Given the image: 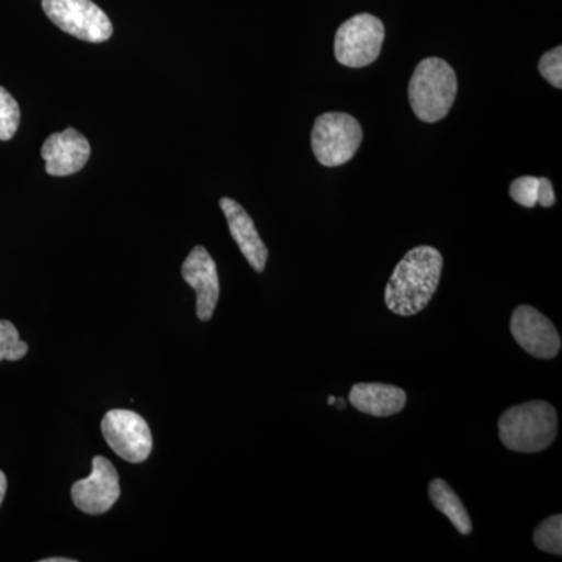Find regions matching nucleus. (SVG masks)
Masks as SVG:
<instances>
[{
	"label": "nucleus",
	"mask_w": 562,
	"mask_h": 562,
	"mask_svg": "<svg viewBox=\"0 0 562 562\" xmlns=\"http://www.w3.org/2000/svg\"><path fill=\"white\" fill-rule=\"evenodd\" d=\"M443 268L441 251L431 246L414 247L395 266L384 302L397 316L409 317L424 312L438 290Z\"/></svg>",
	"instance_id": "f257e3e1"
},
{
	"label": "nucleus",
	"mask_w": 562,
	"mask_h": 562,
	"mask_svg": "<svg viewBox=\"0 0 562 562\" xmlns=\"http://www.w3.org/2000/svg\"><path fill=\"white\" fill-rule=\"evenodd\" d=\"M498 435L503 446L513 452H542L557 439V409L542 401L513 406L502 414Z\"/></svg>",
	"instance_id": "f03ea898"
},
{
	"label": "nucleus",
	"mask_w": 562,
	"mask_h": 562,
	"mask_svg": "<svg viewBox=\"0 0 562 562\" xmlns=\"http://www.w3.org/2000/svg\"><path fill=\"white\" fill-rule=\"evenodd\" d=\"M458 94V79L452 66L438 57L425 58L408 85V99L422 122L442 121L452 110Z\"/></svg>",
	"instance_id": "7ed1b4c3"
},
{
	"label": "nucleus",
	"mask_w": 562,
	"mask_h": 562,
	"mask_svg": "<svg viewBox=\"0 0 562 562\" xmlns=\"http://www.w3.org/2000/svg\"><path fill=\"white\" fill-rule=\"evenodd\" d=\"M362 140L360 122L347 113H324L316 117L312 149L316 160L327 168L346 165L357 155Z\"/></svg>",
	"instance_id": "20e7f679"
},
{
	"label": "nucleus",
	"mask_w": 562,
	"mask_h": 562,
	"mask_svg": "<svg viewBox=\"0 0 562 562\" xmlns=\"http://www.w3.org/2000/svg\"><path fill=\"white\" fill-rule=\"evenodd\" d=\"M383 41V22L373 14H357L339 25L336 32V60L347 68H366L382 54Z\"/></svg>",
	"instance_id": "39448f33"
},
{
	"label": "nucleus",
	"mask_w": 562,
	"mask_h": 562,
	"mask_svg": "<svg viewBox=\"0 0 562 562\" xmlns=\"http://www.w3.org/2000/svg\"><path fill=\"white\" fill-rule=\"evenodd\" d=\"M47 18L63 32L88 43H103L113 35V24L91 0H43Z\"/></svg>",
	"instance_id": "423d86ee"
},
{
	"label": "nucleus",
	"mask_w": 562,
	"mask_h": 562,
	"mask_svg": "<svg viewBox=\"0 0 562 562\" xmlns=\"http://www.w3.org/2000/svg\"><path fill=\"white\" fill-rule=\"evenodd\" d=\"M102 435L122 460L139 464L149 458L154 441L149 424L131 409H111L102 419Z\"/></svg>",
	"instance_id": "0eeeda50"
},
{
	"label": "nucleus",
	"mask_w": 562,
	"mask_h": 562,
	"mask_svg": "<svg viewBox=\"0 0 562 562\" xmlns=\"http://www.w3.org/2000/svg\"><path fill=\"white\" fill-rule=\"evenodd\" d=\"M70 495H72L74 505L81 513L99 516L110 512L114 503L120 501V475L111 461L103 457H95L92 460L90 476L74 483Z\"/></svg>",
	"instance_id": "6e6552de"
},
{
	"label": "nucleus",
	"mask_w": 562,
	"mask_h": 562,
	"mask_svg": "<svg viewBox=\"0 0 562 562\" xmlns=\"http://www.w3.org/2000/svg\"><path fill=\"white\" fill-rule=\"evenodd\" d=\"M512 333L516 342L531 357L553 360L561 350V336L546 316L530 305L514 310Z\"/></svg>",
	"instance_id": "1a4fd4ad"
},
{
	"label": "nucleus",
	"mask_w": 562,
	"mask_h": 562,
	"mask_svg": "<svg viewBox=\"0 0 562 562\" xmlns=\"http://www.w3.org/2000/svg\"><path fill=\"white\" fill-rule=\"evenodd\" d=\"M181 277L198 294L199 319L209 322L220 302L221 286L216 262L205 247L195 246L190 251L181 266Z\"/></svg>",
	"instance_id": "9d476101"
},
{
	"label": "nucleus",
	"mask_w": 562,
	"mask_h": 562,
	"mask_svg": "<svg viewBox=\"0 0 562 562\" xmlns=\"http://www.w3.org/2000/svg\"><path fill=\"white\" fill-rule=\"evenodd\" d=\"M90 140L76 128L54 133L44 140L41 157L46 161V172L54 177H68L80 172L90 160Z\"/></svg>",
	"instance_id": "9b49d317"
},
{
	"label": "nucleus",
	"mask_w": 562,
	"mask_h": 562,
	"mask_svg": "<svg viewBox=\"0 0 562 562\" xmlns=\"http://www.w3.org/2000/svg\"><path fill=\"white\" fill-rule=\"evenodd\" d=\"M220 206L224 211L232 238L238 244L239 250H241L246 260L249 261L255 271H265L269 250L266 244L262 243L260 235H258L257 227H255L249 213L231 198H222Z\"/></svg>",
	"instance_id": "f8f14e48"
},
{
	"label": "nucleus",
	"mask_w": 562,
	"mask_h": 562,
	"mask_svg": "<svg viewBox=\"0 0 562 562\" xmlns=\"http://www.w3.org/2000/svg\"><path fill=\"white\" fill-rule=\"evenodd\" d=\"M406 392L394 384L357 383L351 387L349 402L360 413L372 417H390L403 412Z\"/></svg>",
	"instance_id": "ddd939ff"
},
{
	"label": "nucleus",
	"mask_w": 562,
	"mask_h": 562,
	"mask_svg": "<svg viewBox=\"0 0 562 562\" xmlns=\"http://www.w3.org/2000/svg\"><path fill=\"white\" fill-rule=\"evenodd\" d=\"M428 497H430L435 508L441 512L461 535H471V516H469L464 503L461 502V498L458 497L457 492L450 487L449 483L441 479L432 480L430 486H428Z\"/></svg>",
	"instance_id": "4468645a"
},
{
	"label": "nucleus",
	"mask_w": 562,
	"mask_h": 562,
	"mask_svg": "<svg viewBox=\"0 0 562 562\" xmlns=\"http://www.w3.org/2000/svg\"><path fill=\"white\" fill-rule=\"evenodd\" d=\"M532 542L539 550L546 553L560 554L562 553V516L549 517L542 520L532 532Z\"/></svg>",
	"instance_id": "2eb2a0df"
},
{
	"label": "nucleus",
	"mask_w": 562,
	"mask_h": 562,
	"mask_svg": "<svg viewBox=\"0 0 562 562\" xmlns=\"http://www.w3.org/2000/svg\"><path fill=\"white\" fill-rule=\"evenodd\" d=\"M21 110L13 95L0 87V140H10L20 128Z\"/></svg>",
	"instance_id": "dca6fc26"
},
{
	"label": "nucleus",
	"mask_w": 562,
	"mask_h": 562,
	"mask_svg": "<svg viewBox=\"0 0 562 562\" xmlns=\"http://www.w3.org/2000/svg\"><path fill=\"white\" fill-rule=\"evenodd\" d=\"M27 351V342L21 341L18 328L10 321H0V361H20Z\"/></svg>",
	"instance_id": "f3484780"
},
{
	"label": "nucleus",
	"mask_w": 562,
	"mask_h": 562,
	"mask_svg": "<svg viewBox=\"0 0 562 562\" xmlns=\"http://www.w3.org/2000/svg\"><path fill=\"white\" fill-rule=\"evenodd\" d=\"M539 179L538 177L524 176L513 181L509 187V195L514 202L525 206V209H535L539 202Z\"/></svg>",
	"instance_id": "a211bd4d"
},
{
	"label": "nucleus",
	"mask_w": 562,
	"mask_h": 562,
	"mask_svg": "<svg viewBox=\"0 0 562 562\" xmlns=\"http://www.w3.org/2000/svg\"><path fill=\"white\" fill-rule=\"evenodd\" d=\"M539 72L552 87L562 88V47L547 52L539 60Z\"/></svg>",
	"instance_id": "6ab92c4d"
},
{
	"label": "nucleus",
	"mask_w": 562,
	"mask_h": 562,
	"mask_svg": "<svg viewBox=\"0 0 562 562\" xmlns=\"http://www.w3.org/2000/svg\"><path fill=\"white\" fill-rule=\"evenodd\" d=\"M539 205H542L543 209H550V206L554 205L557 202V198H554V190L552 181L546 179V177H541L539 179Z\"/></svg>",
	"instance_id": "aec40b11"
},
{
	"label": "nucleus",
	"mask_w": 562,
	"mask_h": 562,
	"mask_svg": "<svg viewBox=\"0 0 562 562\" xmlns=\"http://www.w3.org/2000/svg\"><path fill=\"white\" fill-rule=\"evenodd\" d=\"M7 494V476L5 473L0 471V505H2L3 498Z\"/></svg>",
	"instance_id": "412c9836"
},
{
	"label": "nucleus",
	"mask_w": 562,
	"mask_h": 562,
	"mask_svg": "<svg viewBox=\"0 0 562 562\" xmlns=\"http://www.w3.org/2000/svg\"><path fill=\"white\" fill-rule=\"evenodd\" d=\"M74 560H68V558H49V560H43V562H72Z\"/></svg>",
	"instance_id": "4be33fe9"
},
{
	"label": "nucleus",
	"mask_w": 562,
	"mask_h": 562,
	"mask_svg": "<svg viewBox=\"0 0 562 562\" xmlns=\"http://www.w3.org/2000/svg\"><path fill=\"white\" fill-rule=\"evenodd\" d=\"M335 403H338V408L339 409L346 408V402H344L342 398H336Z\"/></svg>",
	"instance_id": "5701e85b"
},
{
	"label": "nucleus",
	"mask_w": 562,
	"mask_h": 562,
	"mask_svg": "<svg viewBox=\"0 0 562 562\" xmlns=\"http://www.w3.org/2000/svg\"><path fill=\"white\" fill-rule=\"evenodd\" d=\"M328 405H333L336 402V397H328Z\"/></svg>",
	"instance_id": "b1692460"
}]
</instances>
